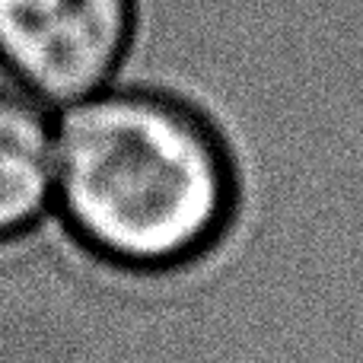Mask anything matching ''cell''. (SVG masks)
<instances>
[{
  "label": "cell",
  "instance_id": "6da1fadb",
  "mask_svg": "<svg viewBox=\"0 0 363 363\" xmlns=\"http://www.w3.org/2000/svg\"><path fill=\"white\" fill-rule=\"evenodd\" d=\"M242 169L226 134L172 93L106 86L55 118V213L125 274H176L230 242Z\"/></svg>",
  "mask_w": 363,
  "mask_h": 363
},
{
  "label": "cell",
  "instance_id": "7a4b0ae2",
  "mask_svg": "<svg viewBox=\"0 0 363 363\" xmlns=\"http://www.w3.org/2000/svg\"><path fill=\"white\" fill-rule=\"evenodd\" d=\"M138 35V0H0V77L45 108L118 80Z\"/></svg>",
  "mask_w": 363,
  "mask_h": 363
},
{
  "label": "cell",
  "instance_id": "3957f363",
  "mask_svg": "<svg viewBox=\"0 0 363 363\" xmlns=\"http://www.w3.org/2000/svg\"><path fill=\"white\" fill-rule=\"evenodd\" d=\"M55 211L51 108L0 86V245L29 236Z\"/></svg>",
  "mask_w": 363,
  "mask_h": 363
}]
</instances>
